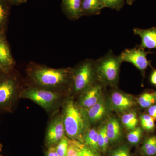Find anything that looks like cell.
<instances>
[{
	"label": "cell",
	"instance_id": "obj_1",
	"mask_svg": "<svg viewBox=\"0 0 156 156\" xmlns=\"http://www.w3.org/2000/svg\"><path fill=\"white\" fill-rule=\"evenodd\" d=\"M27 85L67 94L71 92L73 68H54L30 62L26 69Z\"/></svg>",
	"mask_w": 156,
	"mask_h": 156
},
{
	"label": "cell",
	"instance_id": "obj_2",
	"mask_svg": "<svg viewBox=\"0 0 156 156\" xmlns=\"http://www.w3.org/2000/svg\"><path fill=\"white\" fill-rule=\"evenodd\" d=\"M66 136L83 143V135L88 126L83 110L72 98L65 99L62 113Z\"/></svg>",
	"mask_w": 156,
	"mask_h": 156
},
{
	"label": "cell",
	"instance_id": "obj_3",
	"mask_svg": "<svg viewBox=\"0 0 156 156\" xmlns=\"http://www.w3.org/2000/svg\"><path fill=\"white\" fill-rule=\"evenodd\" d=\"M9 72L0 73V112H2L13 111L27 86L17 76L9 74Z\"/></svg>",
	"mask_w": 156,
	"mask_h": 156
},
{
	"label": "cell",
	"instance_id": "obj_4",
	"mask_svg": "<svg viewBox=\"0 0 156 156\" xmlns=\"http://www.w3.org/2000/svg\"><path fill=\"white\" fill-rule=\"evenodd\" d=\"M98 81L95 60L87 58L73 68L71 92L80 95Z\"/></svg>",
	"mask_w": 156,
	"mask_h": 156
},
{
	"label": "cell",
	"instance_id": "obj_5",
	"mask_svg": "<svg viewBox=\"0 0 156 156\" xmlns=\"http://www.w3.org/2000/svg\"><path fill=\"white\" fill-rule=\"evenodd\" d=\"M66 94L27 85L23 89L20 98L28 99L38 105L48 112L55 111L62 104Z\"/></svg>",
	"mask_w": 156,
	"mask_h": 156
},
{
	"label": "cell",
	"instance_id": "obj_6",
	"mask_svg": "<svg viewBox=\"0 0 156 156\" xmlns=\"http://www.w3.org/2000/svg\"><path fill=\"white\" fill-rule=\"evenodd\" d=\"M120 55L109 50L102 57L95 60L98 80L103 85H115L119 80L120 66L122 63Z\"/></svg>",
	"mask_w": 156,
	"mask_h": 156
},
{
	"label": "cell",
	"instance_id": "obj_7",
	"mask_svg": "<svg viewBox=\"0 0 156 156\" xmlns=\"http://www.w3.org/2000/svg\"><path fill=\"white\" fill-rule=\"evenodd\" d=\"M152 53L137 45L135 48L126 49L119 55L123 62L131 63L144 74L148 67H151V61L148 60L147 56Z\"/></svg>",
	"mask_w": 156,
	"mask_h": 156
},
{
	"label": "cell",
	"instance_id": "obj_8",
	"mask_svg": "<svg viewBox=\"0 0 156 156\" xmlns=\"http://www.w3.org/2000/svg\"><path fill=\"white\" fill-rule=\"evenodd\" d=\"M65 136L64 124L62 114L55 116L49 123L45 136V144L48 147H55Z\"/></svg>",
	"mask_w": 156,
	"mask_h": 156
},
{
	"label": "cell",
	"instance_id": "obj_9",
	"mask_svg": "<svg viewBox=\"0 0 156 156\" xmlns=\"http://www.w3.org/2000/svg\"><path fill=\"white\" fill-rule=\"evenodd\" d=\"M104 85L98 81L80 95L77 103L80 108L86 110L98 102L102 97Z\"/></svg>",
	"mask_w": 156,
	"mask_h": 156
},
{
	"label": "cell",
	"instance_id": "obj_10",
	"mask_svg": "<svg viewBox=\"0 0 156 156\" xmlns=\"http://www.w3.org/2000/svg\"><path fill=\"white\" fill-rule=\"evenodd\" d=\"M82 110L86 122L89 126L102 121L105 119L108 113V107L105 100L102 98L90 108Z\"/></svg>",
	"mask_w": 156,
	"mask_h": 156
},
{
	"label": "cell",
	"instance_id": "obj_11",
	"mask_svg": "<svg viewBox=\"0 0 156 156\" xmlns=\"http://www.w3.org/2000/svg\"><path fill=\"white\" fill-rule=\"evenodd\" d=\"M110 103L112 108L120 112H124L129 110L135 104L134 100L131 96L117 90L112 92Z\"/></svg>",
	"mask_w": 156,
	"mask_h": 156
},
{
	"label": "cell",
	"instance_id": "obj_12",
	"mask_svg": "<svg viewBox=\"0 0 156 156\" xmlns=\"http://www.w3.org/2000/svg\"><path fill=\"white\" fill-rule=\"evenodd\" d=\"M15 62L3 32H0V69L3 72L10 71L14 67Z\"/></svg>",
	"mask_w": 156,
	"mask_h": 156
},
{
	"label": "cell",
	"instance_id": "obj_13",
	"mask_svg": "<svg viewBox=\"0 0 156 156\" xmlns=\"http://www.w3.org/2000/svg\"><path fill=\"white\" fill-rule=\"evenodd\" d=\"M133 32L135 35L139 36L141 39L140 48L149 50H156V27L148 29L134 28Z\"/></svg>",
	"mask_w": 156,
	"mask_h": 156
},
{
	"label": "cell",
	"instance_id": "obj_14",
	"mask_svg": "<svg viewBox=\"0 0 156 156\" xmlns=\"http://www.w3.org/2000/svg\"><path fill=\"white\" fill-rule=\"evenodd\" d=\"M82 1V0H61L62 10L70 20H77L83 17Z\"/></svg>",
	"mask_w": 156,
	"mask_h": 156
},
{
	"label": "cell",
	"instance_id": "obj_15",
	"mask_svg": "<svg viewBox=\"0 0 156 156\" xmlns=\"http://www.w3.org/2000/svg\"><path fill=\"white\" fill-rule=\"evenodd\" d=\"M104 8L102 0H82L83 16L98 15Z\"/></svg>",
	"mask_w": 156,
	"mask_h": 156
},
{
	"label": "cell",
	"instance_id": "obj_16",
	"mask_svg": "<svg viewBox=\"0 0 156 156\" xmlns=\"http://www.w3.org/2000/svg\"><path fill=\"white\" fill-rule=\"evenodd\" d=\"M106 126V133L109 143L118 142L122 135V129L119 121L115 118H111Z\"/></svg>",
	"mask_w": 156,
	"mask_h": 156
},
{
	"label": "cell",
	"instance_id": "obj_17",
	"mask_svg": "<svg viewBox=\"0 0 156 156\" xmlns=\"http://www.w3.org/2000/svg\"><path fill=\"white\" fill-rule=\"evenodd\" d=\"M98 132L94 128L88 127L85 130L83 143L85 145L96 151H100L98 144Z\"/></svg>",
	"mask_w": 156,
	"mask_h": 156
},
{
	"label": "cell",
	"instance_id": "obj_18",
	"mask_svg": "<svg viewBox=\"0 0 156 156\" xmlns=\"http://www.w3.org/2000/svg\"><path fill=\"white\" fill-rule=\"evenodd\" d=\"M140 150L143 156H156V135L147 137L143 141Z\"/></svg>",
	"mask_w": 156,
	"mask_h": 156
},
{
	"label": "cell",
	"instance_id": "obj_19",
	"mask_svg": "<svg viewBox=\"0 0 156 156\" xmlns=\"http://www.w3.org/2000/svg\"><path fill=\"white\" fill-rule=\"evenodd\" d=\"M122 121L123 126L128 131H131L136 128L139 122L137 115L134 112L125 113L122 117Z\"/></svg>",
	"mask_w": 156,
	"mask_h": 156
},
{
	"label": "cell",
	"instance_id": "obj_20",
	"mask_svg": "<svg viewBox=\"0 0 156 156\" xmlns=\"http://www.w3.org/2000/svg\"><path fill=\"white\" fill-rule=\"evenodd\" d=\"M139 105L143 108H147L152 105L156 101L155 93L145 92L141 94L138 98Z\"/></svg>",
	"mask_w": 156,
	"mask_h": 156
},
{
	"label": "cell",
	"instance_id": "obj_21",
	"mask_svg": "<svg viewBox=\"0 0 156 156\" xmlns=\"http://www.w3.org/2000/svg\"><path fill=\"white\" fill-rule=\"evenodd\" d=\"M10 3L7 0H0V32H3V29L6 22L9 13Z\"/></svg>",
	"mask_w": 156,
	"mask_h": 156
},
{
	"label": "cell",
	"instance_id": "obj_22",
	"mask_svg": "<svg viewBox=\"0 0 156 156\" xmlns=\"http://www.w3.org/2000/svg\"><path fill=\"white\" fill-rule=\"evenodd\" d=\"M142 128L140 127H137L128 133L127 136V138L130 144L136 145L140 142L142 139Z\"/></svg>",
	"mask_w": 156,
	"mask_h": 156
},
{
	"label": "cell",
	"instance_id": "obj_23",
	"mask_svg": "<svg viewBox=\"0 0 156 156\" xmlns=\"http://www.w3.org/2000/svg\"><path fill=\"white\" fill-rule=\"evenodd\" d=\"M155 120L148 114L141 115L140 117V122L143 129L147 131L153 130L155 127Z\"/></svg>",
	"mask_w": 156,
	"mask_h": 156
},
{
	"label": "cell",
	"instance_id": "obj_24",
	"mask_svg": "<svg viewBox=\"0 0 156 156\" xmlns=\"http://www.w3.org/2000/svg\"><path fill=\"white\" fill-rule=\"evenodd\" d=\"M81 143L69 139L66 156H80Z\"/></svg>",
	"mask_w": 156,
	"mask_h": 156
},
{
	"label": "cell",
	"instance_id": "obj_25",
	"mask_svg": "<svg viewBox=\"0 0 156 156\" xmlns=\"http://www.w3.org/2000/svg\"><path fill=\"white\" fill-rule=\"evenodd\" d=\"M105 8L119 11L126 3L125 0H102Z\"/></svg>",
	"mask_w": 156,
	"mask_h": 156
},
{
	"label": "cell",
	"instance_id": "obj_26",
	"mask_svg": "<svg viewBox=\"0 0 156 156\" xmlns=\"http://www.w3.org/2000/svg\"><path fill=\"white\" fill-rule=\"evenodd\" d=\"M69 141V138L65 136L55 146L56 152L59 156H66Z\"/></svg>",
	"mask_w": 156,
	"mask_h": 156
},
{
	"label": "cell",
	"instance_id": "obj_27",
	"mask_svg": "<svg viewBox=\"0 0 156 156\" xmlns=\"http://www.w3.org/2000/svg\"><path fill=\"white\" fill-rule=\"evenodd\" d=\"M109 156H131L130 150L128 146L122 145L113 150Z\"/></svg>",
	"mask_w": 156,
	"mask_h": 156
},
{
	"label": "cell",
	"instance_id": "obj_28",
	"mask_svg": "<svg viewBox=\"0 0 156 156\" xmlns=\"http://www.w3.org/2000/svg\"><path fill=\"white\" fill-rule=\"evenodd\" d=\"M80 154V156H101L98 152L91 149L82 143H81Z\"/></svg>",
	"mask_w": 156,
	"mask_h": 156
},
{
	"label": "cell",
	"instance_id": "obj_29",
	"mask_svg": "<svg viewBox=\"0 0 156 156\" xmlns=\"http://www.w3.org/2000/svg\"><path fill=\"white\" fill-rule=\"evenodd\" d=\"M46 156H59L56 152L55 147H48L46 152Z\"/></svg>",
	"mask_w": 156,
	"mask_h": 156
},
{
	"label": "cell",
	"instance_id": "obj_30",
	"mask_svg": "<svg viewBox=\"0 0 156 156\" xmlns=\"http://www.w3.org/2000/svg\"><path fill=\"white\" fill-rule=\"evenodd\" d=\"M148 115L156 120V105H152L148 109Z\"/></svg>",
	"mask_w": 156,
	"mask_h": 156
},
{
	"label": "cell",
	"instance_id": "obj_31",
	"mask_svg": "<svg viewBox=\"0 0 156 156\" xmlns=\"http://www.w3.org/2000/svg\"><path fill=\"white\" fill-rule=\"evenodd\" d=\"M7 1L11 5L17 6L25 4L27 2V0H7Z\"/></svg>",
	"mask_w": 156,
	"mask_h": 156
},
{
	"label": "cell",
	"instance_id": "obj_32",
	"mask_svg": "<svg viewBox=\"0 0 156 156\" xmlns=\"http://www.w3.org/2000/svg\"><path fill=\"white\" fill-rule=\"evenodd\" d=\"M150 81L151 83L156 86V69L153 70L151 74Z\"/></svg>",
	"mask_w": 156,
	"mask_h": 156
},
{
	"label": "cell",
	"instance_id": "obj_33",
	"mask_svg": "<svg viewBox=\"0 0 156 156\" xmlns=\"http://www.w3.org/2000/svg\"><path fill=\"white\" fill-rule=\"evenodd\" d=\"M125 1H126V2H127L128 5H131L134 3L135 0H125Z\"/></svg>",
	"mask_w": 156,
	"mask_h": 156
},
{
	"label": "cell",
	"instance_id": "obj_34",
	"mask_svg": "<svg viewBox=\"0 0 156 156\" xmlns=\"http://www.w3.org/2000/svg\"><path fill=\"white\" fill-rule=\"evenodd\" d=\"M3 147V145L2 144H1V143H0V152L2 151V148Z\"/></svg>",
	"mask_w": 156,
	"mask_h": 156
},
{
	"label": "cell",
	"instance_id": "obj_35",
	"mask_svg": "<svg viewBox=\"0 0 156 156\" xmlns=\"http://www.w3.org/2000/svg\"><path fill=\"white\" fill-rule=\"evenodd\" d=\"M2 72H3L1 70V69H0V73H2Z\"/></svg>",
	"mask_w": 156,
	"mask_h": 156
},
{
	"label": "cell",
	"instance_id": "obj_36",
	"mask_svg": "<svg viewBox=\"0 0 156 156\" xmlns=\"http://www.w3.org/2000/svg\"><path fill=\"white\" fill-rule=\"evenodd\" d=\"M155 93V94H156V93Z\"/></svg>",
	"mask_w": 156,
	"mask_h": 156
},
{
	"label": "cell",
	"instance_id": "obj_37",
	"mask_svg": "<svg viewBox=\"0 0 156 156\" xmlns=\"http://www.w3.org/2000/svg\"><path fill=\"white\" fill-rule=\"evenodd\" d=\"M0 156H2V155H0Z\"/></svg>",
	"mask_w": 156,
	"mask_h": 156
}]
</instances>
